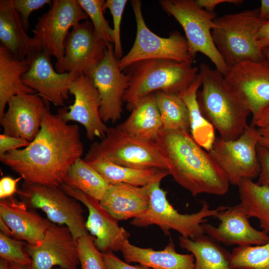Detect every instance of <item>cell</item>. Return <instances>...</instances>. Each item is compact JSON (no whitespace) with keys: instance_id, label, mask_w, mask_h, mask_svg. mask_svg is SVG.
Here are the masks:
<instances>
[{"instance_id":"cell-19","label":"cell","mask_w":269,"mask_h":269,"mask_svg":"<svg viewBox=\"0 0 269 269\" xmlns=\"http://www.w3.org/2000/svg\"><path fill=\"white\" fill-rule=\"evenodd\" d=\"M60 188L88 209L89 214L86 221V227L94 237L97 248L102 253L121 251L124 242L128 240L130 235L119 225L117 219L102 207L100 201L65 183Z\"/></svg>"},{"instance_id":"cell-47","label":"cell","mask_w":269,"mask_h":269,"mask_svg":"<svg viewBox=\"0 0 269 269\" xmlns=\"http://www.w3.org/2000/svg\"><path fill=\"white\" fill-rule=\"evenodd\" d=\"M259 133V145L269 151V126L257 128Z\"/></svg>"},{"instance_id":"cell-23","label":"cell","mask_w":269,"mask_h":269,"mask_svg":"<svg viewBox=\"0 0 269 269\" xmlns=\"http://www.w3.org/2000/svg\"><path fill=\"white\" fill-rule=\"evenodd\" d=\"M83 159L109 184L125 183L136 186H145L160 182L169 174L167 170L135 169L116 164L103 155L99 149L97 141L93 143Z\"/></svg>"},{"instance_id":"cell-52","label":"cell","mask_w":269,"mask_h":269,"mask_svg":"<svg viewBox=\"0 0 269 269\" xmlns=\"http://www.w3.org/2000/svg\"><path fill=\"white\" fill-rule=\"evenodd\" d=\"M0 269H8V263L5 260L0 259Z\"/></svg>"},{"instance_id":"cell-49","label":"cell","mask_w":269,"mask_h":269,"mask_svg":"<svg viewBox=\"0 0 269 269\" xmlns=\"http://www.w3.org/2000/svg\"><path fill=\"white\" fill-rule=\"evenodd\" d=\"M0 229L1 233H3L6 236L11 237V234L10 230L9 229L8 227L6 225V224L1 219H0Z\"/></svg>"},{"instance_id":"cell-10","label":"cell","mask_w":269,"mask_h":269,"mask_svg":"<svg viewBox=\"0 0 269 269\" xmlns=\"http://www.w3.org/2000/svg\"><path fill=\"white\" fill-rule=\"evenodd\" d=\"M88 18L77 0H52L49 10L38 17L32 30L37 50L54 56L55 65L60 64L64 57L65 42L70 29Z\"/></svg>"},{"instance_id":"cell-2","label":"cell","mask_w":269,"mask_h":269,"mask_svg":"<svg viewBox=\"0 0 269 269\" xmlns=\"http://www.w3.org/2000/svg\"><path fill=\"white\" fill-rule=\"evenodd\" d=\"M155 142L169 174L193 196L227 193L226 174L189 132L162 128Z\"/></svg>"},{"instance_id":"cell-7","label":"cell","mask_w":269,"mask_h":269,"mask_svg":"<svg viewBox=\"0 0 269 269\" xmlns=\"http://www.w3.org/2000/svg\"><path fill=\"white\" fill-rule=\"evenodd\" d=\"M159 3L183 28L191 56L195 58L198 52L205 55L215 65L216 69L225 76L229 68L212 36L216 13L201 8L195 0H160Z\"/></svg>"},{"instance_id":"cell-26","label":"cell","mask_w":269,"mask_h":269,"mask_svg":"<svg viewBox=\"0 0 269 269\" xmlns=\"http://www.w3.org/2000/svg\"><path fill=\"white\" fill-rule=\"evenodd\" d=\"M26 31L12 0H0V45L20 60L38 51L32 37L29 36Z\"/></svg>"},{"instance_id":"cell-12","label":"cell","mask_w":269,"mask_h":269,"mask_svg":"<svg viewBox=\"0 0 269 269\" xmlns=\"http://www.w3.org/2000/svg\"><path fill=\"white\" fill-rule=\"evenodd\" d=\"M97 143L103 155L116 164L135 169L168 170L155 142L131 136L118 126L108 128L105 136Z\"/></svg>"},{"instance_id":"cell-8","label":"cell","mask_w":269,"mask_h":269,"mask_svg":"<svg viewBox=\"0 0 269 269\" xmlns=\"http://www.w3.org/2000/svg\"><path fill=\"white\" fill-rule=\"evenodd\" d=\"M131 3L136 23V34L131 49L118 60V65L122 71L135 62L145 60L194 61L185 37L177 31L171 32L168 37L157 35L148 28L145 22L141 1L133 0Z\"/></svg>"},{"instance_id":"cell-9","label":"cell","mask_w":269,"mask_h":269,"mask_svg":"<svg viewBox=\"0 0 269 269\" xmlns=\"http://www.w3.org/2000/svg\"><path fill=\"white\" fill-rule=\"evenodd\" d=\"M17 194L22 201L32 208L40 209L52 223L65 225L77 241L88 234L84 209L80 202L61 188L23 183Z\"/></svg>"},{"instance_id":"cell-20","label":"cell","mask_w":269,"mask_h":269,"mask_svg":"<svg viewBox=\"0 0 269 269\" xmlns=\"http://www.w3.org/2000/svg\"><path fill=\"white\" fill-rule=\"evenodd\" d=\"M215 218L219 221L217 227L205 223V233L217 242L238 246H258L269 242V235L264 231L255 229L250 223L243 207L220 206Z\"/></svg>"},{"instance_id":"cell-38","label":"cell","mask_w":269,"mask_h":269,"mask_svg":"<svg viewBox=\"0 0 269 269\" xmlns=\"http://www.w3.org/2000/svg\"><path fill=\"white\" fill-rule=\"evenodd\" d=\"M127 0H107L103 5V9H109L113 17L114 31V52L116 57H123V48L121 40V23L123 12Z\"/></svg>"},{"instance_id":"cell-18","label":"cell","mask_w":269,"mask_h":269,"mask_svg":"<svg viewBox=\"0 0 269 269\" xmlns=\"http://www.w3.org/2000/svg\"><path fill=\"white\" fill-rule=\"evenodd\" d=\"M51 56L41 50L26 57L29 68L22 75V81L45 101L56 106H64L69 99L70 84L79 74L58 73L53 66Z\"/></svg>"},{"instance_id":"cell-14","label":"cell","mask_w":269,"mask_h":269,"mask_svg":"<svg viewBox=\"0 0 269 269\" xmlns=\"http://www.w3.org/2000/svg\"><path fill=\"white\" fill-rule=\"evenodd\" d=\"M108 44L95 33L92 22H80L71 28L65 42L64 57L55 65L60 73L88 75L104 58Z\"/></svg>"},{"instance_id":"cell-31","label":"cell","mask_w":269,"mask_h":269,"mask_svg":"<svg viewBox=\"0 0 269 269\" xmlns=\"http://www.w3.org/2000/svg\"><path fill=\"white\" fill-rule=\"evenodd\" d=\"M240 204L249 218L254 217L260 222V227L269 234V187L243 179L238 185Z\"/></svg>"},{"instance_id":"cell-22","label":"cell","mask_w":269,"mask_h":269,"mask_svg":"<svg viewBox=\"0 0 269 269\" xmlns=\"http://www.w3.org/2000/svg\"><path fill=\"white\" fill-rule=\"evenodd\" d=\"M28 207L13 196L0 199V219L10 230L12 238L35 245L42 240L52 222Z\"/></svg>"},{"instance_id":"cell-43","label":"cell","mask_w":269,"mask_h":269,"mask_svg":"<svg viewBox=\"0 0 269 269\" xmlns=\"http://www.w3.org/2000/svg\"><path fill=\"white\" fill-rule=\"evenodd\" d=\"M22 179L21 176L13 178L10 176H4L0 180V198H6L17 192L16 186L17 183Z\"/></svg>"},{"instance_id":"cell-6","label":"cell","mask_w":269,"mask_h":269,"mask_svg":"<svg viewBox=\"0 0 269 269\" xmlns=\"http://www.w3.org/2000/svg\"><path fill=\"white\" fill-rule=\"evenodd\" d=\"M160 182L152 184L149 189V203L147 210L140 216L134 218L131 223L137 227L155 225L166 235L170 230L178 232L182 237L194 239L205 233L204 224L206 219L215 217L220 206L211 209L206 201L201 202V208L196 213L181 214L169 202L167 192L160 186Z\"/></svg>"},{"instance_id":"cell-25","label":"cell","mask_w":269,"mask_h":269,"mask_svg":"<svg viewBox=\"0 0 269 269\" xmlns=\"http://www.w3.org/2000/svg\"><path fill=\"white\" fill-rule=\"evenodd\" d=\"M125 262L137 263L151 269H194L195 259L192 254H182L176 252L172 239L162 250L142 248L126 240L122 248Z\"/></svg>"},{"instance_id":"cell-42","label":"cell","mask_w":269,"mask_h":269,"mask_svg":"<svg viewBox=\"0 0 269 269\" xmlns=\"http://www.w3.org/2000/svg\"><path fill=\"white\" fill-rule=\"evenodd\" d=\"M102 254L107 269H151L141 265L132 266L121 260L111 251Z\"/></svg>"},{"instance_id":"cell-1","label":"cell","mask_w":269,"mask_h":269,"mask_svg":"<svg viewBox=\"0 0 269 269\" xmlns=\"http://www.w3.org/2000/svg\"><path fill=\"white\" fill-rule=\"evenodd\" d=\"M83 151L79 126L65 122L59 111L53 114L46 102L35 138L25 147L0 156V160L25 183L59 187Z\"/></svg>"},{"instance_id":"cell-24","label":"cell","mask_w":269,"mask_h":269,"mask_svg":"<svg viewBox=\"0 0 269 269\" xmlns=\"http://www.w3.org/2000/svg\"><path fill=\"white\" fill-rule=\"evenodd\" d=\"M150 185L109 184L100 201V204L118 221L135 218L143 214L148 207Z\"/></svg>"},{"instance_id":"cell-16","label":"cell","mask_w":269,"mask_h":269,"mask_svg":"<svg viewBox=\"0 0 269 269\" xmlns=\"http://www.w3.org/2000/svg\"><path fill=\"white\" fill-rule=\"evenodd\" d=\"M31 269H77L79 265L77 241L66 227L52 223L42 240L25 246Z\"/></svg>"},{"instance_id":"cell-30","label":"cell","mask_w":269,"mask_h":269,"mask_svg":"<svg viewBox=\"0 0 269 269\" xmlns=\"http://www.w3.org/2000/svg\"><path fill=\"white\" fill-rule=\"evenodd\" d=\"M201 86L199 75L186 89L178 94L188 112L190 134L194 140L207 151L216 139L215 128L203 115L197 101V93Z\"/></svg>"},{"instance_id":"cell-3","label":"cell","mask_w":269,"mask_h":269,"mask_svg":"<svg viewBox=\"0 0 269 269\" xmlns=\"http://www.w3.org/2000/svg\"><path fill=\"white\" fill-rule=\"evenodd\" d=\"M199 68L202 89L198 92L197 101L203 115L218 132L220 138H238L248 126L250 111L228 86L222 73L204 63Z\"/></svg>"},{"instance_id":"cell-44","label":"cell","mask_w":269,"mask_h":269,"mask_svg":"<svg viewBox=\"0 0 269 269\" xmlns=\"http://www.w3.org/2000/svg\"><path fill=\"white\" fill-rule=\"evenodd\" d=\"M197 3L201 8L209 12H215L214 9L219 4L229 3L239 5L243 3L242 0H196Z\"/></svg>"},{"instance_id":"cell-15","label":"cell","mask_w":269,"mask_h":269,"mask_svg":"<svg viewBox=\"0 0 269 269\" xmlns=\"http://www.w3.org/2000/svg\"><path fill=\"white\" fill-rule=\"evenodd\" d=\"M224 77L253 118L269 106V64L265 59L238 63Z\"/></svg>"},{"instance_id":"cell-32","label":"cell","mask_w":269,"mask_h":269,"mask_svg":"<svg viewBox=\"0 0 269 269\" xmlns=\"http://www.w3.org/2000/svg\"><path fill=\"white\" fill-rule=\"evenodd\" d=\"M64 183L100 201L109 184L82 158L69 169Z\"/></svg>"},{"instance_id":"cell-45","label":"cell","mask_w":269,"mask_h":269,"mask_svg":"<svg viewBox=\"0 0 269 269\" xmlns=\"http://www.w3.org/2000/svg\"><path fill=\"white\" fill-rule=\"evenodd\" d=\"M256 45L261 50L269 46V21L264 22L256 36Z\"/></svg>"},{"instance_id":"cell-39","label":"cell","mask_w":269,"mask_h":269,"mask_svg":"<svg viewBox=\"0 0 269 269\" xmlns=\"http://www.w3.org/2000/svg\"><path fill=\"white\" fill-rule=\"evenodd\" d=\"M52 2L50 0H12L13 6L19 14L26 31L29 27L28 19L31 13L46 4H51Z\"/></svg>"},{"instance_id":"cell-27","label":"cell","mask_w":269,"mask_h":269,"mask_svg":"<svg viewBox=\"0 0 269 269\" xmlns=\"http://www.w3.org/2000/svg\"><path fill=\"white\" fill-rule=\"evenodd\" d=\"M127 120L118 127L128 134L155 142L163 125L155 93L141 99Z\"/></svg>"},{"instance_id":"cell-40","label":"cell","mask_w":269,"mask_h":269,"mask_svg":"<svg viewBox=\"0 0 269 269\" xmlns=\"http://www.w3.org/2000/svg\"><path fill=\"white\" fill-rule=\"evenodd\" d=\"M30 142L26 139L4 134L0 135V156L9 151L24 148Z\"/></svg>"},{"instance_id":"cell-50","label":"cell","mask_w":269,"mask_h":269,"mask_svg":"<svg viewBox=\"0 0 269 269\" xmlns=\"http://www.w3.org/2000/svg\"><path fill=\"white\" fill-rule=\"evenodd\" d=\"M8 269H31L30 267L23 266L8 263Z\"/></svg>"},{"instance_id":"cell-13","label":"cell","mask_w":269,"mask_h":269,"mask_svg":"<svg viewBox=\"0 0 269 269\" xmlns=\"http://www.w3.org/2000/svg\"><path fill=\"white\" fill-rule=\"evenodd\" d=\"M118 62L113 44L109 43L103 59L88 74L99 92L100 115L104 123L121 118L123 97L129 85L130 76L122 72Z\"/></svg>"},{"instance_id":"cell-35","label":"cell","mask_w":269,"mask_h":269,"mask_svg":"<svg viewBox=\"0 0 269 269\" xmlns=\"http://www.w3.org/2000/svg\"><path fill=\"white\" fill-rule=\"evenodd\" d=\"M91 20L96 34L108 44L114 43V31L105 19L103 0H77Z\"/></svg>"},{"instance_id":"cell-51","label":"cell","mask_w":269,"mask_h":269,"mask_svg":"<svg viewBox=\"0 0 269 269\" xmlns=\"http://www.w3.org/2000/svg\"><path fill=\"white\" fill-rule=\"evenodd\" d=\"M262 52L265 59L269 64V46L266 47L262 49Z\"/></svg>"},{"instance_id":"cell-28","label":"cell","mask_w":269,"mask_h":269,"mask_svg":"<svg viewBox=\"0 0 269 269\" xmlns=\"http://www.w3.org/2000/svg\"><path fill=\"white\" fill-rule=\"evenodd\" d=\"M29 68L27 59H19L0 45V119L5 113L6 106L10 97L23 93H36L22 81V75Z\"/></svg>"},{"instance_id":"cell-37","label":"cell","mask_w":269,"mask_h":269,"mask_svg":"<svg viewBox=\"0 0 269 269\" xmlns=\"http://www.w3.org/2000/svg\"><path fill=\"white\" fill-rule=\"evenodd\" d=\"M26 243L0 233V257L8 263L30 267L32 261L25 250Z\"/></svg>"},{"instance_id":"cell-5","label":"cell","mask_w":269,"mask_h":269,"mask_svg":"<svg viewBox=\"0 0 269 269\" xmlns=\"http://www.w3.org/2000/svg\"><path fill=\"white\" fill-rule=\"evenodd\" d=\"M214 23L213 40L229 69L242 62L265 59L256 45L257 34L263 23L259 8L216 17Z\"/></svg>"},{"instance_id":"cell-48","label":"cell","mask_w":269,"mask_h":269,"mask_svg":"<svg viewBox=\"0 0 269 269\" xmlns=\"http://www.w3.org/2000/svg\"><path fill=\"white\" fill-rule=\"evenodd\" d=\"M260 17L262 21H269V0H262L259 8Z\"/></svg>"},{"instance_id":"cell-29","label":"cell","mask_w":269,"mask_h":269,"mask_svg":"<svg viewBox=\"0 0 269 269\" xmlns=\"http://www.w3.org/2000/svg\"><path fill=\"white\" fill-rule=\"evenodd\" d=\"M179 245L190 252L195 259L194 269H233L227 250L208 236L191 239L180 236Z\"/></svg>"},{"instance_id":"cell-4","label":"cell","mask_w":269,"mask_h":269,"mask_svg":"<svg viewBox=\"0 0 269 269\" xmlns=\"http://www.w3.org/2000/svg\"><path fill=\"white\" fill-rule=\"evenodd\" d=\"M194 61L156 59L130 65L124 70L130 77L123 97L128 110L132 111L141 99L150 93L162 91L178 94L188 88L199 75V67L193 65Z\"/></svg>"},{"instance_id":"cell-34","label":"cell","mask_w":269,"mask_h":269,"mask_svg":"<svg viewBox=\"0 0 269 269\" xmlns=\"http://www.w3.org/2000/svg\"><path fill=\"white\" fill-rule=\"evenodd\" d=\"M230 266L233 269H269V242L262 245L234 248Z\"/></svg>"},{"instance_id":"cell-17","label":"cell","mask_w":269,"mask_h":269,"mask_svg":"<svg viewBox=\"0 0 269 269\" xmlns=\"http://www.w3.org/2000/svg\"><path fill=\"white\" fill-rule=\"evenodd\" d=\"M69 94L74 97L72 105L59 110L64 120L81 124L86 130L88 139H103L108 128L100 115L101 99L99 92L88 75H78L71 82Z\"/></svg>"},{"instance_id":"cell-36","label":"cell","mask_w":269,"mask_h":269,"mask_svg":"<svg viewBox=\"0 0 269 269\" xmlns=\"http://www.w3.org/2000/svg\"><path fill=\"white\" fill-rule=\"evenodd\" d=\"M80 269H107L102 253L94 243V238L88 234L77 240Z\"/></svg>"},{"instance_id":"cell-21","label":"cell","mask_w":269,"mask_h":269,"mask_svg":"<svg viewBox=\"0 0 269 269\" xmlns=\"http://www.w3.org/2000/svg\"><path fill=\"white\" fill-rule=\"evenodd\" d=\"M46 101L38 94H20L10 97L0 123L4 134L32 141L38 134Z\"/></svg>"},{"instance_id":"cell-53","label":"cell","mask_w":269,"mask_h":269,"mask_svg":"<svg viewBox=\"0 0 269 269\" xmlns=\"http://www.w3.org/2000/svg\"><path fill=\"white\" fill-rule=\"evenodd\" d=\"M53 269H65L60 268V267H55V268H53Z\"/></svg>"},{"instance_id":"cell-11","label":"cell","mask_w":269,"mask_h":269,"mask_svg":"<svg viewBox=\"0 0 269 269\" xmlns=\"http://www.w3.org/2000/svg\"><path fill=\"white\" fill-rule=\"evenodd\" d=\"M259 136L257 128L250 125L236 139L216 138L208 152L226 174L230 184L238 186L243 179L258 177L261 170L257 153Z\"/></svg>"},{"instance_id":"cell-33","label":"cell","mask_w":269,"mask_h":269,"mask_svg":"<svg viewBox=\"0 0 269 269\" xmlns=\"http://www.w3.org/2000/svg\"><path fill=\"white\" fill-rule=\"evenodd\" d=\"M155 95L163 128L189 132L188 110L178 94L159 91L155 92Z\"/></svg>"},{"instance_id":"cell-46","label":"cell","mask_w":269,"mask_h":269,"mask_svg":"<svg viewBox=\"0 0 269 269\" xmlns=\"http://www.w3.org/2000/svg\"><path fill=\"white\" fill-rule=\"evenodd\" d=\"M251 125L257 128L269 126V106L256 117L253 118Z\"/></svg>"},{"instance_id":"cell-41","label":"cell","mask_w":269,"mask_h":269,"mask_svg":"<svg viewBox=\"0 0 269 269\" xmlns=\"http://www.w3.org/2000/svg\"><path fill=\"white\" fill-rule=\"evenodd\" d=\"M257 153L261 170L257 183L269 187V151L258 145Z\"/></svg>"}]
</instances>
